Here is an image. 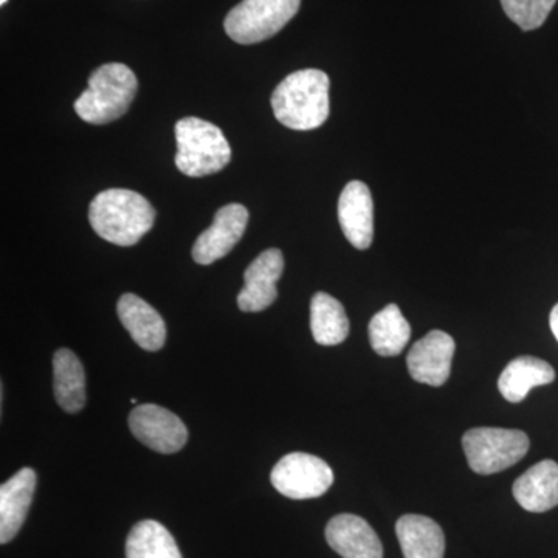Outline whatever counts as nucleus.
Returning a JSON list of instances; mask_svg holds the SVG:
<instances>
[{"instance_id": "11", "label": "nucleus", "mask_w": 558, "mask_h": 558, "mask_svg": "<svg viewBox=\"0 0 558 558\" xmlns=\"http://www.w3.org/2000/svg\"><path fill=\"white\" fill-rule=\"evenodd\" d=\"M284 270V256L281 250L269 248L253 260L244 275L245 286L238 296L242 312L267 310L278 299L277 282Z\"/></svg>"}, {"instance_id": "2", "label": "nucleus", "mask_w": 558, "mask_h": 558, "mask_svg": "<svg viewBox=\"0 0 558 558\" xmlns=\"http://www.w3.org/2000/svg\"><path fill=\"white\" fill-rule=\"evenodd\" d=\"M89 220L92 229L102 240L131 247L153 229L156 209L135 191L110 189L92 201Z\"/></svg>"}, {"instance_id": "25", "label": "nucleus", "mask_w": 558, "mask_h": 558, "mask_svg": "<svg viewBox=\"0 0 558 558\" xmlns=\"http://www.w3.org/2000/svg\"><path fill=\"white\" fill-rule=\"evenodd\" d=\"M7 2H9V0H0V5H5Z\"/></svg>"}, {"instance_id": "13", "label": "nucleus", "mask_w": 558, "mask_h": 558, "mask_svg": "<svg viewBox=\"0 0 558 558\" xmlns=\"http://www.w3.org/2000/svg\"><path fill=\"white\" fill-rule=\"evenodd\" d=\"M326 542L343 558H384V546L368 521L352 513L333 517L326 526Z\"/></svg>"}, {"instance_id": "22", "label": "nucleus", "mask_w": 558, "mask_h": 558, "mask_svg": "<svg viewBox=\"0 0 558 558\" xmlns=\"http://www.w3.org/2000/svg\"><path fill=\"white\" fill-rule=\"evenodd\" d=\"M126 558H182L178 543L159 521L135 524L128 535Z\"/></svg>"}, {"instance_id": "14", "label": "nucleus", "mask_w": 558, "mask_h": 558, "mask_svg": "<svg viewBox=\"0 0 558 558\" xmlns=\"http://www.w3.org/2000/svg\"><path fill=\"white\" fill-rule=\"evenodd\" d=\"M36 488V473L22 469L0 486V543L7 545L21 531Z\"/></svg>"}, {"instance_id": "19", "label": "nucleus", "mask_w": 558, "mask_h": 558, "mask_svg": "<svg viewBox=\"0 0 558 558\" xmlns=\"http://www.w3.org/2000/svg\"><path fill=\"white\" fill-rule=\"evenodd\" d=\"M53 391L65 413H78L86 405V374L81 360L70 349L54 352Z\"/></svg>"}, {"instance_id": "7", "label": "nucleus", "mask_w": 558, "mask_h": 558, "mask_svg": "<svg viewBox=\"0 0 558 558\" xmlns=\"http://www.w3.org/2000/svg\"><path fill=\"white\" fill-rule=\"evenodd\" d=\"M271 484L290 499L322 497L333 483L332 469L322 458L310 453L286 454L271 470Z\"/></svg>"}, {"instance_id": "23", "label": "nucleus", "mask_w": 558, "mask_h": 558, "mask_svg": "<svg viewBox=\"0 0 558 558\" xmlns=\"http://www.w3.org/2000/svg\"><path fill=\"white\" fill-rule=\"evenodd\" d=\"M557 0H501L502 10L521 31H537L548 20Z\"/></svg>"}, {"instance_id": "4", "label": "nucleus", "mask_w": 558, "mask_h": 558, "mask_svg": "<svg viewBox=\"0 0 558 558\" xmlns=\"http://www.w3.org/2000/svg\"><path fill=\"white\" fill-rule=\"evenodd\" d=\"M178 156L175 167L190 178H204L222 171L231 160L230 143L216 124L189 117L175 124Z\"/></svg>"}, {"instance_id": "9", "label": "nucleus", "mask_w": 558, "mask_h": 558, "mask_svg": "<svg viewBox=\"0 0 558 558\" xmlns=\"http://www.w3.org/2000/svg\"><path fill=\"white\" fill-rule=\"evenodd\" d=\"M248 211L244 205L230 204L218 209L211 227L197 238L193 245V259L201 266H209L229 255L244 236Z\"/></svg>"}, {"instance_id": "21", "label": "nucleus", "mask_w": 558, "mask_h": 558, "mask_svg": "<svg viewBox=\"0 0 558 558\" xmlns=\"http://www.w3.org/2000/svg\"><path fill=\"white\" fill-rule=\"evenodd\" d=\"M411 337L410 323L398 304H388L369 323L371 347L381 357H395L403 351Z\"/></svg>"}, {"instance_id": "8", "label": "nucleus", "mask_w": 558, "mask_h": 558, "mask_svg": "<svg viewBox=\"0 0 558 558\" xmlns=\"http://www.w3.org/2000/svg\"><path fill=\"white\" fill-rule=\"evenodd\" d=\"M132 435L157 453H178L189 440V429L172 411L153 403L135 407L130 414Z\"/></svg>"}, {"instance_id": "1", "label": "nucleus", "mask_w": 558, "mask_h": 558, "mask_svg": "<svg viewBox=\"0 0 558 558\" xmlns=\"http://www.w3.org/2000/svg\"><path fill=\"white\" fill-rule=\"evenodd\" d=\"M329 76L322 70L290 73L271 94L275 117L293 131L317 130L329 117Z\"/></svg>"}, {"instance_id": "10", "label": "nucleus", "mask_w": 558, "mask_h": 558, "mask_svg": "<svg viewBox=\"0 0 558 558\" xmlns=\"http://www.w3.org/2000/svg\"><path fill=\"white\" fill-rule=\"evenodd\" d=\"M457 344L442 330H432L410 349L407 365L418 384L442 387L449 380Z\"/></svg>"}, {"instance_id": "15", "label": "nucleus", "mask_w": 558, "mask_h": 558, "mask_svg": "<svg viewBox=\"0 0 558 558\" xmlns=\"http://www.w3.org/2000/svg\"><path fill=\"white\" fill-rule=\"evenodd\" d=\"M117 314L140 348L149 352L163 348L167 341V325L159 312L145 300L134 293H124L117 304Z\"/></svg>"}, {"instance_id": "12", "label": "nucleus", "mask_w": 558, "mask_h": 558, "mask_svg": "<svg viewBox=\"0 0 558 558\" xmlns=\"http://www.w3.org/2000/svg\"><path fill=\"white\" fill-rule=\"evenodd\" d=\"M339 220L347 240L355 248L366 250L374 240V202L368 185L359 180L341 191Z\"/></svg>"}, {"instance_id": "17", "label": "nucleus", "mask_w": 558, "mask_h": 558, "mask_svg": "<svg viewBox=\"0 0 558 558\" xmlns=\"http://www.w3.org/2000/svg\"><path fill=\"white\" fill-rule=\"evenodd\" d=\"M400 548L405 558H444L446 537L435 520L424 515H403L396 524Z\"/></svg>"}, {"instance_id": "6", "label": "nucleus", "mask_w": 558, "mask_h": 558, "mask_svg": "<svg viewBox=\"0 0 558 558\" xmlns=\"http://www.w3.org/2000/svg\"><path fill=\"white\" fill-rule=\"evenodd\" d=\"M301 0H242L227 14L223 27L234 43H263L281 32L299 13Z\"/></svg>"}, {"instance_id": "24", "label": "nucleus", "mask_w": 558, "mask_h": 558, "mask_svg": "<svg viewBox=\"0 0 558 558\" xmlns=\"http://www.w3.org/2000/svg\"><path fill=\"white\" fill-rule=\"evenodd\" d=\"M550 330H553L554 337H556L558 341V304L554 306V310L550 311L549 317Z\"/></svg>"}, {"instance_id": "3", "label": "nucleus", "mask_w": 558, "mask_h": 558, "mask_svg": "<svg viewBox=\"0 0 558 558\" xmlns=\"http://www.w3.org/2000/svg\"><path fill=\"white\" fill-rule=\"evenodd\" d=\"M137 89V76L128 65L109 62L92 73L89 87L81 94L73 108L86 123H112L128 112Z\"/></svg>"}, {"instance_id": "20", "label": "nucleus", "mask_w": 558, "mask_h": 558, "mask_svg": "<svg viewBox=\"0 0 558 558\" xmlns=\"http://www.w3.org/2000/svg\"><path fill=\"white\" fill-rule=\"evenodd\" d=\"M311 330L322 347H336L349 336V319L343 304L329 293H315L311 301Z\"/></svg>"}, {"instance_id": "5", "label": "nucleus", "mask_w": 558, "mask_h": 558, "mask_svg": "<svg viewBox=\"0 0 558 558\" xmlns=\"http://www.w3.org/2000/svg\"><path fill=\"white\" fill-rule=\"evenodd\" d=\"M470 469L478 475H494L526 457L531 440L520 429L480 427L462 438Z\"/></svg>"}, {"instance_id": "16", "label": "nucleus", "mask_w": 558, "mask_h": 558, "mask_svg": "<svg viewBox=\"0 0 558 558\" xmlns=\"http://www.w3.org/2000/svg\"><path fill=\"white\" fill-rule=\"evenodd\" d=\"M513 497L527 512L542 513L558 506V464L545 459L513 484Z\"/></svg>"}, {"instance_id": "18", "label": "nucleus", "mask_w": 558, "mask_h": 558, "mask_svg": "<svg viewBox=\"0 0 558 558\" xmlns=\"http://www.w3.org/2000/svg\"><path fill=\"white\" fill-rule=\"evenodd\" d=\"M556 380V371L545 360L519 357L506 366L499 376L498 388L502 398L512 403L523 402L532 388L543 387Z\"/></svg>"}]
</instances>
